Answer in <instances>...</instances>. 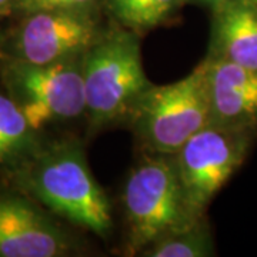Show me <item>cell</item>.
Wrapping results in <instances>:
<instances>
[{
  "label": "cell",
  "instance_id": "9a60e30c",
  "mask_svg": "<svg viewBox=\"0 0 257 257\" xmlns=\"http://www.w3.org/2000/svg\"><path fill=\"white\" fill-rule=\"evenodd\" d=\"M18 0H0V16H10L13 15V10Z\"/></svg>",
  "mask_w": 257,
  "mask_h": 257
},
{
  "label": "cell",
  "instance_id": "9c48e42d",
  "mask_svg": "<svg viewBox=\"0 0 257 257\" xmlns=\"http://www.w3.org/2000/svg\"><path fill=\"white\" fill-rule=\"evenodd\" d=\"M210 123L257 132V72L206 56Z\"/></svg>",
  "mask_w": 257,
  "mask_h": 257
},
{
  "label": "cell",
  "instance_id": "6da1fadb",
  "mask_svg": "<svg viewBox=\"0 0 257 257\" xmlns=\"http://www.w3.org/2000/svg\"><path fill=\"white\" fill-rule=\"evenodd\" d=\"M8 177L13 189L70 224L99 237L111 233L110 202L94 179L84 147L77 139L45 143Z\"/></svg>",
  "mask_w": 257,
  "mask_h": 257
},
{
  "label": "cell",
  "instance_id": "8992f818",
  "mask_svg": "<svg viewBox=\"0 0 257 257\" xmlns=\"http://www.w3.org/2000/svg\"><path fill=\"white\" fill-rule=\"evenodd\" d=\"M257 132L206 124L173 156L187 207L194 219L206 210L247 159Z\"/></svg>",
  "mask_w": 257,
  "mask_h": 257
},
{
  "label": "cell",
  "instance_id": "5b68a950",
  "mask_svg": "<svg viewBox=\"0 0 257 257\" xmlns=\"http://www.w3.org/2000/svg\"><path fill=\"white\" fill-rule=\"evenodd\" d=\"M82 59L30 63L5 57L0 62V82L30 124L42 132L52 123L84 116Z\"/></svg>",
  "mask_w": 257,
  "mask_h": 257
},
{
  "label": "cell",
  "instance_id": "2e32d148",
  "mask_svg": "<svg viewBox=\"0 0 257 257\" xmlns=\"http://www.w3.org/2000/svg\"><path fill=\"white\" fill-rule=\"evenodd\" d=\"M193 2L202 3V5H206V6H209L210 9H214V8L220 6V5L226 3V2H229V0H193Z\"/></svg>",
  "mask_w": 257,
  "mask_h": 257
},
{
  "label": "cell",
  "instance_id": "ac0fdd59",
  "mask_svg": "<svg viewBox=\"0 0 257 257\" xmlns=\"http://www.w3.org/2000/svg\"><path fill=\"white\" fill-rule=\"evenodd\" d=\"M250 2H251V3H253L254 6H257V0H250Z\"/></svg>",
  "mask_w": 257,
  "mask_h": 257
},
{
  "label": "cell",
  "instance_id": "7a4b0ae2",
  "mask_svg": "<svg viewBox=\"0 0 257 257\" xmlns=\"http://www.w3.org/2000/svg\"><path fill=\"white\" fill-rule=\"evenodd\" d=\"M140 37L111 22L83 55L84 117L90 130L128 120L153 84L143 67Z\"/></svg>",
  "mask_w": 257,
  "mask_h": 257
},
{
  "label": "cell",
  "instance_id": "3957f363",
  "mask_svg": "<svg viewBox=\"0 0 257 257\" xmlns=\"http://www.w3.org/2000/svg\"><path fill=\"white\" fill-rule=\"evenodd\" d=\"M121 203L127 254L139 256L157 240L200 220L189 210L173 156L167 155L149 153L130 170Z\"/></svg>",
  "mask_w": 257,
  "mask_h": 257
},
{
  "label": "cell",
  "instance_id": "30bf717a",
  "mask_svg": "<svg viewBox=\"0 0 257 257\" xmlns=\"http://www.w3.org/2000/svg\"><path fill=\"white\" fill-rule=\"evenodd\" d=\"M207 56L257 72V6L250 0H229L211 9Z\"/></svg>",
  "mask_w": 257,
  "mask_h": 257
},
{
  "label": "cell",
  "instance_id": "ba28073f",
  "mask_svg": "<svg viewBox=\"0 0 257 257\" xmlns=\"http://www.w3.org/2000/svg\"><path fill=\"white\" fill-rule=\"evenodd\" d=\"M74 250L70 233L28 194L0 192V257H63Z\"/></svg>",
  "mask_w": 257,
  "mask_h": 257
},
{
  "label": "cell",
  "instance_id": "52a82bcc",
  "mask_svg": "<svg viewBox=\"0 0 257 257\" xmlns=\"http://www.w3.org/2000/svg\"><path fill=\"white\" fill-rule=\"evenodd\" d=\"M6 40L5 56L30 63L80 57L103 35L100 9L43 10L20 16Z\"/></svg>",
  "mask_w": 257,
  "mask_h": 257
},
{
  "label": "cell",
  "instance_id": "8fae6325",
  "mask_svg": "<svg viewBox=\"0 0 257 257\" xmlns=\"http://www.w3.org/2000/svg\"><path fill=\"white\" fill-rule=\"evenodd\" d=\"M43 145L42 132L30 124L8 93L0 92V172H15Z\"/></svg>",
  "mask_w": 257,
  "mask_h": 257
},
{
  "label": "cell",
  "instance_id": "7c38bea8",
  "mask_svg": "<svg viewBox=\"0 0 257 257\" xmlns=\"http://www.w3.org/2000/svg\"><path fill=\"white\" fill-rule=\"evenodd\" d=\"M187 0H103L111 22L143 36L169 23Z\"/></svg>",
  "mask_w": 257,
  "mask_h": 257
},
{
  "label": "cell",
  "instance_id": "4fadbf2b",
  "mask_svg": "<svg viewBox=\"0 0 257 257\" xmlns=\"http://www.w3.org/2000/svg\"><path fill=\"white\" fill-rule=\"evenodd\" d=\"M216 246L210 226L203 217L192 226L172 233L146 247L139 256L145 257H210Z\"/></svg>",
  "mask_w": 257,
  "mask_h": 257
},
{
  "label": "cell",
  "instance_id": "277c9868",
  "mask_svg": "<svg viewBox=\"0 0 257 257\" xmlns=\"http://www.w3.org/2000/svg\"><path fill=\"white\" fill-rule=\"evenodd\" d=\"M128 124L150 155L172 156L210 123L206 62L169 84H152L133 109Z\"/></svg>",
  "mask_w": 257,
  "mask_h": 257
},
{
  "label": "cell",
  "instance_id": "e0dca14e",
  "mask_svg": "<svg viewBox=\"0 0 257 257\" xmlns=\"http://www.w3.org/2000/svg\"><path fill=\"white\" fill-rule=\"evenodd\" d=\"M6 56H5V50H3V40H0V62L5 59Z\"/></svg>",
  "mask_w": 257,
  "mask_h": 257
},
{
  "label": "cell",
  "instance_id": "5bb4252c",
  "mask_svg": "<svg viewBox=\"0 0 257 257\" xmlns=\"http://www.w3.org/2000/svg\"><path fill=\"white\" fill-rule=\"evenodd\" d=\"M103 0H18L13 15L18 18L43 10L100 9Z\"/></svg>",
  "mask_w": 257,
  "mask_h": 257
}]
</instances>
